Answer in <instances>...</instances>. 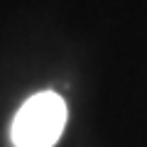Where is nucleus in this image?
Masks as SVG:
<instances>
[{"mask_svg": "<svg viewBox=\"0 0 147 147\" xmlns=\"http://www.w3.org/2000/svg\"><path fill=\"white\" fill-rule=\"evenodd\" d=\"M66 123V105L52 91L37 93L17 110L12 123L15 147H52Z\"/></svg>", "mask_w": 147, "mask_h": 147, "instance_id": "1", "label": "nucleus"}]
</instances>
